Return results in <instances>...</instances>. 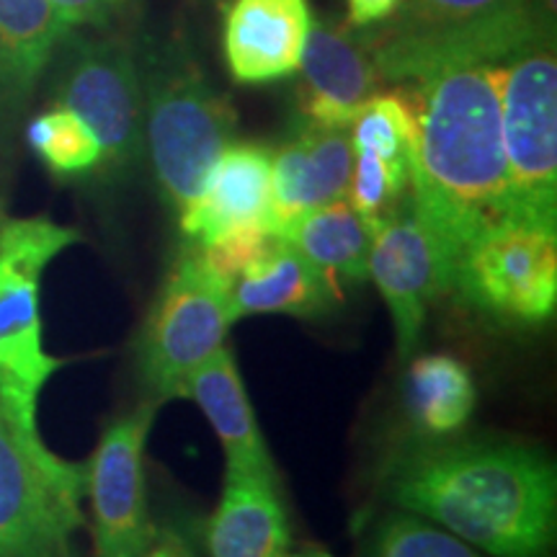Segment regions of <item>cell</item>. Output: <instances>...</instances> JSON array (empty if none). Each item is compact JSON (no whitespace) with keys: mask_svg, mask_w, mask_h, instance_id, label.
<instances>
[{"mask_svg":"<svg viewBox=\"0 0 557 557\" xmlns=\"http://www.w3.org/2000/svg\"><path fill=\"white\" fill-rule=\"evenodd\" d=\"M81 240L78 230L50 218H0V413L75 506L86 493V465L65 462L41 442L37 406L52 374L67 364L41 341V276Z\"/></svg>","mask_w":557,"mask_h":557,"instance_id":"3957f363","label":"cell"},{"mask_svg":"<svg viewBox=\"0 0 557 557\" xmlns=\"http://www.w3.org/2000/svg\"><path fill=\"white\" fill-rule=\"evenodd\" d=\"M67 39L50 0H0V101L18 109Z\"/></svg>","mask_w":557,"mask_h":557,"instance_id":"ffe728a7","label":"cell"},{"mask_svg":"<svg viewBox=\"0 0 557 557\" xmlns=\"http://www.w3.org/2000/svg\"><path fill=\"white\" fill-rule=\"evenodd\" d=\"M54 16L65 34L78 29H103L111 21L120 18L129 0H50Z\"/></svg>","mask_w":557,"mask_h":557,"instance_id":"484cf974","label":"cell"},{"mask_svg":"<svg viewBox=\"0 0 557 557\" xmlns=\"http://www.w3.org/2000/svg\"><path fill=\"white\" fill-rule=\"evenodd\" d=\"M278 557H333L329 553H323V549H302V553H282Z\"/></svg>","mask_w":557,"mask_h":557,"instance_id":"f1b7e54d","label":"cell"},{"mask_svg":"<svg viewBox=\"0 0 557 557\" xmlns=\"http://www.w3.org/2000/svg\"><path fill=\"white\" fill-rule=\"evenodd\" d=\"M455 289L485 315L537 325L557 308V230L504 220L472 240Z\"/></svg>","mask_w":557,"mask_h":557,"instance_id":"9c48e42d","label":"cell"},{"mask_svg":"<svg viewBox=\"0 0 557 557\" xmlns=\"http://www.w3.org/2000/svg\"><path fill=\"white\" fill-rule=\"evenodd\" d=\"M299 114L318 127L348 129L382 78L364 41L333 21L310 24L299 67Z\"/></svg>","mask_w":557,"mask_h":557,"instance_id":"4fadbf2b","label":"cell"},{"mask_svg":"<svg viewBox=\"0 0 557 557\" xmlns=\"http://www.w3.org/2000/svg\"><path fill=\"white\" fill-rule=\"evenodd\" d=\"M408 90L418 116L408 201L459 269L472 240L506 220L500 62L434 70Z\"/></svg>","mask_w":557,"mask_h":557,"instance_id":"6da1fadb","label":"cell"},{"mask_svg":"<svg viewBox=\"0 0 557 557\" xmlns=\"http://www.w3.org/2000/svg\"><path fill=\"white\" fill-rule=\"evenodd\" d=\"M400 0H348V26H377L393 16Z\"/></svg>","mask_w":557,"mask_h":557,"instance_id":"4316f807","label":"cell"},{"mask_svg":"<svg viewBox=\"0 0 557 557\" xmlns=\"http://www.w3.org/2000/svg\"><path fill=\"white\" fill-rule=\"evenodd\" d=\"M312 16L308 0H235L225 18V60L246 86L287 78L299 67Z\"/></svg>","mask_w":557,"mask_h":557,"instance_id":"2e32d148","label":"cell"},{"mask_svg":"<svg viewBox=\"0 0 557 557\" xmlns=\"http://www.w3.org/2000/svg\"><path fill=\"white\" fill-rule=\"evenodd\" d=\"M369 278L377 284L393 315L398 357L410 361L421 344L431 305L455 289L457 263L418 220L408 197L374 233Z\"/></svg>","mask_w":557,"mask_h":557,"instance_id":"8fae6325","label":"cell"},{"mask_svg":"<svg viewBox=\"0 0 557 557\" xmlns=\"http://www.w3.org/2000/svg\"><path fill=\"white\" fill-rule=\"evenodd\" d=\"M145 145L160 197L181 220L233 143L235 111L176 41L150 47L143 65Z\"/></svg>","mask_w":557,"mask_h":557,"instance_id":"5b68a950","label":"cell"},{"mask_svg":"<svg viewBox=\"0 0 557 557\" xmlns=\"http://www.w3.org/2000/svg\"><path fill=\"white\" fill-rule=\"evenodd\" d=\"M331 282L344 297V287H357L369 278V248L374 230L348 205L336 199L312 209L282 235Z\"/></svg>","mask_w":557,"mask_h":557,"instance_id":"44dd1931","label":"cell"},{"mask_svg":"<svg viewBox=\"0 0 557 557\" xmlns=\"http://www.w3.org/2000/svg\"><path fill=\"white\" fill-rule=\"evenodd\" d=\"M382 81L413 83L465 62H506L555 41L540 0H400L380 29L361 37Z\"/></svg>","mask_w":557,"mask_h":557,"instance_id":"277c9868","label":"cell"},{"mask_svg":"<svg viewBox=\"0 0 557 557\" xmlns=\"http://www.w3.org/2000/svg\"><path fill=\"white\" fill-rule=\"evenodd\" d=\"M158 403H143L103 431L86 465L96 557H145L158 527L150 521L145 447Z\"/></svg>","mask_w":557,"mask_h":557,"instance_id":"30bf717a","label":"cell"},{"mask_svg":"<svg viewBox=\"0 0 557 557\" xmlns=\"http://www.w3.org/2000/svg\"><path fill=\"white\" fill-rule=\"evenodd\" d=\"M408 413L426 436H451L470 421L478 403L470 369L449 354H423L408 367Z\"/></svg>","mask_w":557,"mask_h":557,"instance_id":"7402d4cb","label":"cell"},{"mask_svg":"<svg viewBox=\"0 0 557 557\" xmlns=\"http://www.w3.org/2000/svg\"><path fill=\"white\" fill-rule=\"evenodd\" d=\"M29 145L58 176H83L101 169V145L75 111L54 107L29 124Z\"/></svg>","mask_w":557,"mask_h":557,"instance_id":"cb8c5ba5","label":"cell"},{"mask_svg":"<svg viewBox=\"0 0 557 557\" xmlns=\"http://www.w3.org/2000/svg\"><path fill=\"white\" fill-rule=\"evenodd\" d=\"M145 557H194L191 549L186 547V542L176 537L173 532H163V529H158L156 540H152V545L148 547V553Z\"/></svg>","mask_w":557,"mask_h":557,"instance_id":"83f0119b","label":"cell"},{"mask_svg":"<svg viewBox=\"0 0 557 557\" xmlns=\"http://www.w3.org/2000/svg\"><path fill=\"white\" fill-rule=\"evenodd\" d=\"M230 289L222 276L189 243L173 261L135 344V361L152 403L186 398L191 374L225 346Z\"/></svg>","mask_w":557,"mask_h":557,"instance_id":"8992f818","label":"cell"},{"mask_svg":"<svg viewBox=\"0 0 557 557\" xmlns=\"http://www.w3.org/2000/svg\"><path fill=\"white\" fill-rule=\"evenodd\" d=\"M341 299L331 282L287 238L274 235L267 248L233 278V320L250 315L318 318Z\"/></svg>","mask_w":557,"mask_h":557,"instance_id":"ac0fdd59","label":"cell"},{"mask_svg":"<svg viewBox=\"0 0 557 557\" xmlns=\"http://www.w3.org/2000/svg\"><path fill=\"white\" fill-rule=\"evenodd\" d=\"M410 191V173L395 169L387 160L372 152H354L351 181H348V205L369 222V227L377 233V227L389 214L398 212Z\"/></svg>","mask_w":557,"mask_h":557,"instance_id":"d4e9b609","label":"cell"},{"mask_svg":"<svg viewBox=\"0 0 557 557\" xmlns=\"http://www.w3.org/2000/svg\"><path fill=\"white\" fill-rule=\"evenodd\" d=\"M186 398H191L207 416L209 426L218 434L225 449L227 468L267 472L278 478L274 459L250 406L246 382L235 364L233 351L222 346L212 359H207L186 385Z\"/></svg>","mask_w":557,"mask_h":557,"instance_id":"d6986e66","label":"cell"},{"mask_svg":"<svg viewBox=\"0 0 557 557\" xmlns=\"http://www.w3.org/2000/svg\"><path fill=\"white\" fill-rule=\"evenodd\" d=\"M58 107L81 116L101 145V169L127 171L145 152V90L135 47L122 37H67Z\"/></svg>","mask_w":557,"mask_h":557,"instance_id":"ba28073f","label":"cell"},{"mask_svg":"<svg viewBox=\"0 0 557 557\" xmlns=\"http://www.w3.org/2000/svg\"><path fill=\"white\" fill-rule=\"evenodd\" d=\"M506 220L557 230V60L537 41L500 62Z\"/></svg>","mask_w":557,"mask_h":557,"instance_id":"52a82bcc","label":"cell"},{"mask_svg":"<svg viewBox=\"0 0 557 557\" xmlns=\"http://www.w3.org/2000/svg\"><path fill=\"white\" fill-rule=\"evenodd\" d=\"M81 506L58 491L0 413V557H75Z\"/></svg>","mask_w":557,"mask_h":557,"instance_id":"7c38bea8","label":"cell"},{"mask_svg":"<svg viewBox=\"0 0 557 557\" xmlns=\"http://www.w3.org/2000/svg\"><path fill=\"white\" fill-rule=\"evenodd\" d=\"M292 545L278 478L227 468L220 504L207 524L209 557H278Z\"/></svg>","mask_w":557,"mask_h":557,"instance_id":"e0dca14e","label":"cell"},{"mask_svg":"<svg viewBox=\"0 0 557 557\" xmlns=\"http://www.w3.org/2000/svg\"><path fill=\"white\" fill-rule=\"evenodd\" d=\"M387 496L491 557H553L557 472L519 442L434 444L395 462Z\"/></svg>","mask_w":557,"mask_h":557,"instance_id":"7a4b0ae2","label":"cell"},{"mask_svg":"<svg viewBox=\"0 0 557 557\" xmlns=\"http://www.w3.org/2000/svg\"><path fill=\"white\" fill-rule=\"evenodd\" d=\"M348 135L354 152H372L395 169L413 173L418 116L410 90H377L354 116Z\"/></svg>","mask_w":557,"mask_h":557,"instance_id":"603a6c76","label":"cell"},{"mask_svg":"<svg viewBox=\"0 0 557 557\" xmlns=\"http://www.w3.org/2000/svg\"><path fill=\"white\" fill-rule=\"evenodd\" d=\"M540 9L545 13L547 21H553L555 24V11H557V0H540Z\"/></svg>","mask_w":557,"mask_h":557,"instance_id":"f546056e","label":"cell"},{"mask_svg":"<svg viewBox=\"0 0 557 557\" xmlns=\"http://www.w3.org/2000/svg\"><path fill=\"white\" fill-rule=\"evenodd\" d=\"M271 152L267 145L230 143L209 171L197 205L178 220L189 243L209 246L246 227H271Z\"/></svg>","mask_w":557,"mask_h":557,"instance_id":"9a60e30c","label":"cell"},{"mask_svg":"<svg viewBox=\"0 0 557 557\" xmlns=\"http://www.w3.org/2000/svg\"><path fill=\"white\" fill-rule=\"evenodd\" d=\"M354 169L348 129L299 122L271 158V227L284 235L299 218L344 199Z\"/></svg>","mask_w":557,"mask_h":557,"instance_id":"5bb4252c","label":"cell"}]
</instances>
